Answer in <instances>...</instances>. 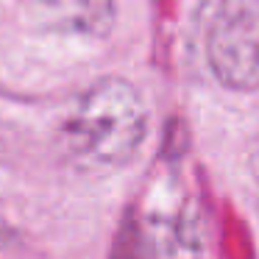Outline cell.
<instances>
[{"mask_svg":"<svg viewBox=\"0 0 259 259\" xmlns=\"http://www.w3.org/2000/svg\"><path fill=\"white\" fill-rule=\"evenodd\" d=\"M145 131L148 112L140 92L123 78H101L78 95L62 134L78 162L120 167L134 159Z\"/></svg>","mask_w":259,"mask_h":259,"instance_id":"cell-1","label":"cell"},{"mask_svg":"<svg viewBox=\"0 0 259 259\" xmlns=\"http://www.w3.org/2000/svg\"><path fill=\"white\" fill-rule=\"evenodd\" d=\"M206 62L226 90H259V0H220L206 28Z\"/></svg>","mask_w":259,"mask_h":259,"instance_id":"cell-2","label":"cell"},{"mask_svg":"<svg viewBox=\"0 0 259 259\" xmlns=\"http://www.w3.org/2000/svg\"><path fill=\"white\" fill-rule=\"evenodd\" d=\"M39 25L67 36H106L114 25V0H34Z\"/></svg>","mask_w":259,"mask_h":259,"instance_id":"cell-3","label":"cell"},{"mask_svg":"<svg viewBox=\"0 0 259 259\" xmlns=\"http://www.w3.org/2000/svg\"><path fill=\"white\" fill-rule=\"evenodd\" d=\"M251 167H253V173H256V179H259V142H256V151H253V156H251Z\"/></svg>","mask_w":259,"mask_h":259,"instance_id":"cell-4","label":"cell"}]
</instances>
